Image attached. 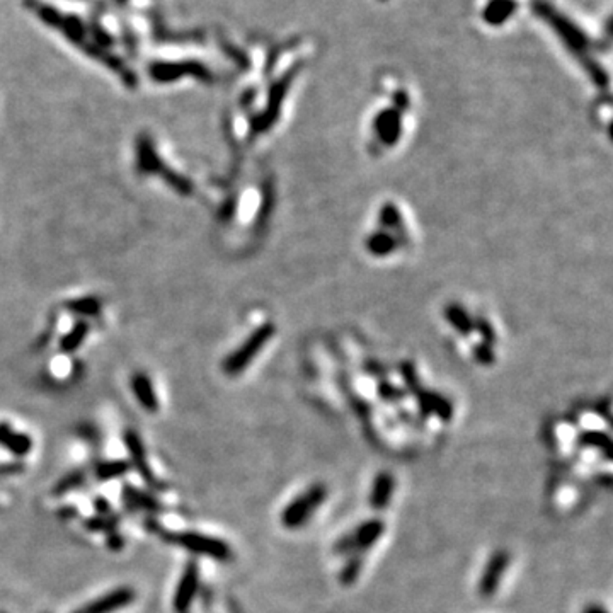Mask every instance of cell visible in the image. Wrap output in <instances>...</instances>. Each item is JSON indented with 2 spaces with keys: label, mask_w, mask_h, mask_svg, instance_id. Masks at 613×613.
I'll list each match as a JSON object with an SVG mask.
<instances>
[{
  "label": "cell",
  "mask_w": 613,
  "mask_h": 613,
  "mask_svg": "<svg viewBox=\"0 0 613 613\" xmlns=\"http://www.w3.org/2000/svg\"><path fill=\"white\" fill-rule=\"evenodd\" d=\"M441 324L460 356L472 363L489 366L497 360L503 346V334L486 309L467 302H448L441 310Z\"/></svg>",
  "instance_id": "6da1fadb"
},
{
  "label": "cell",
  "mask_w": 613,
  "mask_h": 613,
  "mask_svg": "<svg viewBox=\"0 0 613 613\" xmlns=\"http://www.w3.org/2000/svg\"><path fill=\"white\" fill-rule=\"evenodd\" d=\"M116 523L118 518L110 515V517H97V518H89L85 521V526H87L91 532H104V533H111V532H116Z\"/></svg>",
  "instance_id": "44dd1931"
},
{
  "label": "cell",
  "mask_w": 613,
  "mask_h": 613,
  "mask_svg": "<svg viewBox=\"0 0 613 613\" xmlns=\"http://www.w3.org/2000/svg\"><path fill=\"white\" fill-rule=\"evenodd\" d=\"M200 586V569L196 562H189L179 579L178 590L174 594V608L178 613H187Z\"/></svg>",
  "instance_id": "9c48e42d"
},
{
  "label": "cell",
  "mask_w": 613,
  "mask_h": 613,
  "mask_svg": "<svg viewBox=\"0 0 613 613\" xmlns=\"http://www.w3.org/2000/svg\"><path fill=\"white\" fill-rule=\"evenodd\" d=\"M0 445L16 457H24L31 452L32 439L30 435L14 431L7 423H0Z\"/></svg>",
  "instance_id": "4fadbf2b"
},
{
  "label": "cell",
  "mask_w": 613,
  "mask_h": 613,
  "mask_svg": "<svg viewBox=\"0 0 613 613\" xmlns=\"http://www.w3.org/2000/svg\"><path fill=\"white\" fill-rule=\"evenodd\" d=\"M147 528L152 533H157L162 540L169 543H174V546L183 547V549L193 552V554L200 555H208V557H214L215 561L227 562L232 557V550L227 546L223 540L215 539V537L201 535L196 532H171V530H165L158 525L157 521L149 520L147 521Z\"/></svg>",
  "instance_id": "5b68a950"
},
{
  "label": "cell",
  "mask_w": 613,
  "mask_h": 613,
  "mask_svg": "<svg viewBox=\"0 0 613 613\" xmlns=\"http://www.w3.org/2000/svg\"><path fill=\"white\" fill-rule=\"evenodd\" d=\"M327 496V490L324 486L315 484L312 488H309L304 494H300L298 497H295L290 503V506L284 508L283 515H281V523H283L287 528H298V526L305 525L310 520L313 513L320 508V504L324 503Z\"/></svg>",
  "instance_id": "8992f818"
},
{
  "label": "cell",
  "mask_w": 613,
  "mask_h": 613,
  "mask_svg": "<svg viewBox=\"0 0 613 613\" xmlns=\"http://www.w3.org/2000/svg\"><path fill=\"white\" fill-rule=\"evenodd\" d=\"M409 211L395 200L378 205L363 232V251L375 261H394L413 247Z\"/></svg>",
  "instance_id": "7a4b0ae2"
},
{
  "label": "cell",
  "mask_w": 613,
  "mask_h": 613,
  "mask_svg": "<svg viewBox=\"0 0 613 613\" xmlns=\"http://www.w3.org/2000/svg\"><path fill=\"white\" fill-rule=\"evenodd\" d=\"M584 613H607L603 608H598V607H591L588 610H584Z\"/></svg>",
  "instance_id": "83f0119b"
},
{
  "label": "cell",
  "mask_w": 613,
  "mask_h": 613,
  "mask_svg": "<svg viewBox=\"0 0 613 613\" xmlns=\"http://www.w3.org/2000/svg\"><path fill=\"white\" fill-rule=\"evenodd\" d=\"M273 334H275V326H271V324H266V326L256 329L254 333L247 337V341H245L233 355H230L229 358L225 360V363H223V370H225V373L239 375L240 371L254 360L256 353L261 351V349L264 348V344L271 339Z\"/></svg>",
  "instance_id": "52a82bcc"
},
{
  "label": "cell",
  "mask_w": 613,
  "mask_h": 613,
  "mask_svg": "<svg viewBox=\"0 0 613 613\" xmlns=\"http://www.w3.org/2000/svg\"><path fill=\"white\" fill-rule=\"evenodd\" d=\"M411 110V97L406 91H395L388 106L380 107L366 126L363 145L371 157H387L407 142L406 114Z\"/></svg>",
  "instance_id": "3957f363"
},
{
  "label": "cell",
  "mask_w": 613,
  "mask_h": 613,
  "mask_svg": "<svg viewBox=\"0 0 613 613\" xmlns=\"http://www.w3.org/2000/svg\"><path fill=\"white\" fill-rule=\"evenodd\" d=\"M135 600V591L128 586L118 588V590L111 591V593L104 594L99 600H94L89 605H85L84 608H81V613H113L120 608L128 607L129 603H133Z\"/></svg>",
  "instance_id": "30bf717a"
},
{
  "label": "cell",
  "mask_w": 613,
  "mask_h": 613,
  "mask_svg": "<svg viewBox=\"0 0 613 613\" xmlns=\"http://www.w3.org/2000/svg\"><path fill=\"white\" fill-rule=\"evenodd\" d=\"M94 508H96V511L101 515V517H110V515L113 513L110 503H107L104 497H97V499H94Z\"/></svg>",
  "instance_id": "cb8c5ba5"
},
{
  "label": "cell",
  "mask_w": 613,
  "mask_h": 613,
  "mask_svg": "<svg viewBox=\"0 0 613 613\" xmlns=\"http://www.w3.org/2000/svg\"><path fill=\"white\" fill-rule=\"evenodd\" d=\"M85 482V472L84 470H74L70 474H67L65 477H61L59 482H56L55 489H53V494L55 496H63V494L70 492V490L81 488L82 484Z\"/></svg>",
  "instance_id": "ffe728a7"
},
{
  "label": "cell",
  "mask_w": 613,
  "mask_h": 613,
  "mask_svg": "<svg viewBox=\"0 0 613 613\" xmlns=\"http://www.w3.org/2000/svg\"><path fill=\"white\" fill-rule=\"evenodd\" d=\"M125 443L126 448L129 452V459H132L133 467L138 470V474L142 475L143 481L150 486L152 489H164V486L157 481L155 474L150 468L149 461H147L145 448H143V443L140 439V436L135 431H126L125 433Z\"/></svg>",
  "instance_id": "ba28073f"
},
{
  "label": "cell",
  "mask_w": 613,
  "mask_h": 613,
  "mask_svg": "<svg viewBox=\"0 0 613 613\" xmlns=\"http://www.w3.org/2000/svg\"><path fill=\"white\" fill-rule=\"evenodd\" d=\"M392 489H394V479H392L391 474H380L375 481L373 486V492H371V504L373 508L377 510H382V508L387 506L388 499L392 496Z\"/></svg>",
  "instance_id": "ac0fdd59"
},
{
  "label": "cell",
  "mask_w": 613,
  "mask_h": 613,
  "mask_svg": "<svg viewBox=\"0 0 613 613\" xmlns=\"http://www.w3.org/2000/svg\"><path fill=\"white\" fill-rule=\"evenodd\" d=\"M59 515L60 517H75V515H77V510H75V508H63V510H60L59 511Z\"/></svg>",
  "instance_id": "4316f807"
},
{
  "label": "cell",
  "mask_w": 613,
  "mask_h": 613,
  "mask_svg": "<svg viewBox=\"0 0 613 613\" xmlns=\"http://www.w3.org/2000/svg\"><path fill=\"white\" fill-rule=\"evenodd\" d=\"M132 388H133V392H135L138 402L143 406V409H147L149 413H155V411L158 409V400H157V397H155L152 382L149 380V377H147V375H143V373L133 375Z\"/></svg>",
  "instance_id": "9a60e30c"
},
{
  "label": "cell",
  "mask_w": 613,
  "mask_h": 613,
  "mask_svg": "<svg viewBox=\"0 0 613 613\" xmlns=\"http://www.w3.org/2000/svg\"><path fill=\"white\" fill-rule=\"evenodd\" d=\"M138 169L140 172H150V174L165 172L160 164V158L155 154L152 142L147 138H140L138 142Z\"/></svg>",
  "instance_id": "e0dca14e"
},
{
  "label": "cell",
  "mask_w": 613,
  "mask_h": 613,
  "mask_svg": "<svg viewBox=\"0 0 613 613\" xmlns=\"http://www.w3.org/2000/svg\"><path fill=\"white\" fill-rule=\"evenodd\" d=\"M533 10H535L537 16L547 23L552 28V31L562 39L565 46H568L569 52L576 56L583 63V67L590 72L591 79L594 81V84L605 87L608 84V75L607 72L601 68V65H598L596 61L590 56V48L591 41L588 38V34L584 32L574 21L569 19L565 14H562L561 10L555 9L554 6H550L547 0H533Z\"/></svg>",
  "instance_id": "277c9868"
},
{
  "label": "cell",
  "mask_w": 613,
  "mask_h": 613,
  "mask_svg": "<svg viewBox=\"0 0 613 613\" xmlns=\"http://www.w3.org/2000/svg\"><path fill=\"white\" fill-rule=\"evenodd\" d=\"M382 2H384V0H382Z\"/></svg>",
  "instance_id": "f546056e"
},
{
  "label": "cell",
  "mask_w": 613,
  "mask_h": 613,
  "mask_svg": "<svg viewBox=\"0 0 613 613\" xmlns=\"http://www.w3.org/2000/svg\"><path fill=\"white\" fill-rule=\"evenodd\" d=\"M517 7V0H490L488 6H486L484 12H482V19L489 26H501L506 21H510V17L513 16Z\"/></svg>",
  "instance_id": "5bb4252c"
},
{
  "label": "cell",
  "mask_w": 613,
  "mask_h": 613,
  "mask_svg": "<svg viewBox=\"0 0 613 613\" xmlns=\"http://www.w3.org/2000/svg\"><path fill=\"white\" fill-rule=\"evenodd\" d=\"M74 613H81V612H79V610H75V612H74Z\"/></svg>",
  "instance_id": "f1b7e54d"
},
{
  "label": "cell",
  "mask_w": 613,
  "mask_h": 613,
  "mask_svg": "<svg viewBox=\"0 0 613 613\" xmlns=\"http://www.w3.org/2000/svg\"><path fill=\"white\" fill-rule=\"evenodd\" d=\"M23 464L21 461H9V464H0V477L9 474H16V472L23 470Z\"/></svg>",
  "instance_id": "603a6c76"
},
{
  "label": "cell",
  "mask_w": 613,
  "mask_h": 613,
  "mask_svg": "<svg viewBox=\"0 0 613 613\" xmlns=\"http://www.w3.org/2000/svg\"><path fill=\"white\" fill-rule=\"evenodd\" d=\"M123 543H125V540H123V537L118 535L116 532L107 533V547H110L111 550H114V552L121 550L123 549Z\"/></svg>",
  "instance_id": "d4e9b609"
},
{
  "label": "cell",
  "mask_w": 613,
  "mask_h": 613,
  "mask_svg": "<svg viewBox=\"0 0 613 613\" xmlns=\"http://www.w3.org/2000/svg\"><path fill=\"white\" fill-rule=\"evenodd\" d=\"M85 334H87V324H79V326L63 339L61 348H63L65 351H72V349H75L79 344H81V341L85 337Z\"/></svg>",
  "instance_id": "7402d4cb"
},
{
  "label": "cell",
  "mask_w": 613,
  "mask_h": 613,
  "mask_svg": "<svg viewBox=\"0 0 613 613\" xmlns=\"http://www.w3.org/2000/svg\"><path fill=\"white\" fill-rule=\"evenodd\" d=\"M123 499L126 501L129 508H135V510H145L150 513H158L162 511L160 503L155 499L154 496H150L149 492H143V490L133 488V486H125L123 488Z\"/></svg>",
  "instance_id": "2e32d148"
},
{
  "label": "cell",
  "mask_w": 613,
  "mask_h": 613,
  "mask_svg": "<svg viewBox=\"0 0 613 613\" xmlns=\"http://www.w3.org/2000/svg\"><path fill=\"white\" fill-rule=\"evenodd\" d=\"M508 562H510V557H508L506 552H497V554L492 555L489 564L486 565L484 574H482L481 579V593L484 596H490L497 590L501 578H503L504 571L508 568Z\"/></svg>",
  "instance_id": "7c38bea8"
},
{
  "label": "cell",
  "mask_w": 613,
  "mask_h": 613,
  "mask_svg": "<svg viewBox=\"0 0 613 613\" xmlns=\"http://www.w3.org/2000/svg\"><path fill=\"white\" fill-rule=\"evenodd\" d=\"M384 533V525L380 521H370L365 525L360 526L355 533H351L349 537H346L344 540H341L337 546L339 552H353L360 549H368L371 547V543H375L378 540V537Z\"/></svg>",
  "instance_id": "8fae6325"
},
{
  "label": "cell",
  "mask_w": 613,
  "mask_h": 613,
  "mask_svg": "<svg viewBox=\"0 0 613 613\" xmlns=\"http://www.w3.org/2000/svg\"><path fill=\"white\" fill-rule=\"evenodd\" d=\"M128 470H129V461L111 460V461H101L94 472H96L97 481L106 482L121 477V475H125Z\"/></svg>",
  "instance_id": "d6986e66"
},
{
  "label": "cell",
  "mask_w": 613,
  "mask_h": 613,
  "mask_svg": "<svg viewBox=\"0 0 613 613\" xmlns=\"http://www.w3.org/2000/svg\"><path fill=\"white\" fill-rule=\"evenodd\" d=\"M75 309H77L79 312H82V310H89V315H94V313L97 312V302L96 300H84V302H81L79 305H75Z\"/></svg>",
  "instance_id": "484cf974"
}]
</instances>
